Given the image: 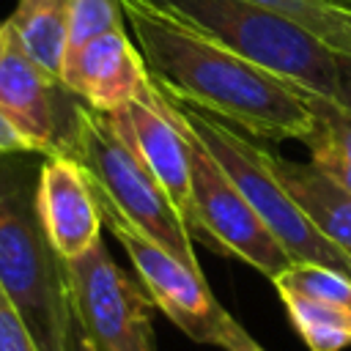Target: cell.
Returning <instances> with one entry per match:
<instances>
[{"instance_id": "cell-1", "label": "cell", "mask_w": 351, "mask_h": 351, "mask_svg": "<svg viewBox=\"0 0 351 351\" xmlns=\"http://www.w3.org/2000/svg\"><path fill=\"white\" fill-rule=\"evenodd\" d=\"M121 5L137 52L165 96L217 115L252 137L304 143L313 110L302 90L148 0H121Z\"/></svg>"}, {"instance_id": "cell-2", "label": "cell", "mask_w": 351, "mask_h": 351, "mask_svg": "<svg viewBox=\"0 0 351 351\" xmlns=\"http://www.w3.org/2000/svg\"><path fill=\"white\" fill-rule=\"evenodd\" d=\"M33 154L0 159V288L19 310L38 351H66L74 318L69 274L36 211Z\"/></svg>"}, {"instance_id": "cell-3", "label": "cell", "mask_w": 351, "mask_h": 351, "mask_svg": "<svg viewBox=\"0 0 351 351\" xmlns=\"http://www.w3.org/2000/svg\"><path fill=\"white\" fill-rule=\"evenodd\" d=\"M291 88L337 101V55L288 16L250 0H148Z\"/></svg>"}, {"instance_id": "cell-4", "label": "cell", "mask_w": 351, "mask_h": 351, "mask_svg": "<svg viewBox=\"0 0 351 351\" xmlns=\"http://www.w3.org/2000/svg\"><path fill=\"white\" fill-rule=\"evenodd\" d=\"M58 151L85 170L99 200L112 206L132 228L165 247L181 263L200 271L189 228L178 208L137 154L118 137L104 112L77 101Z\"/></svg>"}, {"instance_id": "cell-5", "label": "cell", "mask_w": 351, "mask_h": 351, "mask_svg": "<svg viewBox=\"0 0 351 351\" xmlns=\"http://www.w3.org/2000/svg\"><path fill=\"white\" fill-rule=\"evenodd\" d=\"M170 104L178 118L192 129V134L206 145L214 162L230 176L239 192L250 200L255 214L263 219V225L271 230V236L280 241L293 263H318L351 277V258L324 233H318V228L304 217V211L277 178L269 151L241 137L239 129L217 115H208L176 99H170Z\"/></svg>"}, {"instance_id": "cell-6", "label": "cell", "mask_w": 351, "mask_h": 351, "mask_svg": "<svg viewBox=\"0 0 351 351\" xmlns=\"http://www.w3.org/2000/svg\"><path fill=\"white\" fill-rule=\"evenodd\" d=\"M165 96V93H162ZM165 107L181 134L186 137L189 148V167H192V217L189 228H195L208 247L219 250L222 255H233L263 277H280L293 261L255 214L250 200L239 192L230 176L214 162L206 145L192 134V129L178 118L170 99L165 96Z\"/></svg>"}, {"instance_id": "cell-7", "label": "cell", "mask_w": 351, "mask_h": 351, "mask_svg": "<svg viewBox=\"0 0 351 351\" xmlns=\"http://www.w3.org/2000/svg\"><path fill=\"white\" fill-rule=\"evenodd\" d=\"M71 313L96 351H156L151 296L107 252L99 239L66 261Z\"/></svg>"}, {"instance_id": "cell-8", "label": "cell", "mask_w": 351, "mask_h": 351, "mask_svg": "<svg viewBox=\"0 0 351 351\" xmlns=\"http://www.w3.org/2000/svg\"><path fill=\"white\" fill-rule=\"evenodd\" d=\"M99 200V197H96ZM101 219L112 230V236L126 250L145 293L151 302L195 343H214L219 337V326L228 315V310L211 296L206 280L200 271L181 263L176 255H170L165 247L143 236L137 228H132L112 206L99 200Z\"/></svg>"}, {"instance_id": "cell-9", "label": "cell", "mask_w": 351, "mask_h": 351, "mask_svg": "<svg viewBox=\"0 0 351 351\" xmlns=\"http://www.w3.org/2000/svg\"><path fill=\"white\" fill-rule=\"evenodd\" d=\"M118 137L137 154L148 173L167 192L181 219L189 228L192 217V167L186 137L170 118L162 90L154 85L148 99H132L123 107L104 112Z\"/></svg>"}, {"instance_id": "cell-10", "label": "cell", "mask_w": 351, "mask_h": 351, "mask_svg": "<svg viewBox=\"0 0 351 351\" xmlns=\"http://www.w3.org/2000/svg\"><path fill=\"white\" fill-rule=\"evenodd\" d=\"M60 85L99 112H112L132 99H148L154 80L126 30H110L66 49Z\"/></svg>"}, {"instance_id": "cell-11", "label": "cell", "mask_w": 351, "mask_h": 351, "mask_svg": "<svg viewBox=\"0 0 351 351\" xmlns=\"http://www.w3.org/2000/svg\"><path fill=\"white\" fill-rule=\"evenodd\" d=\"M5 25V22H3ZM8 33V30H5ZM69 90L44 71L8 33L0 58V118L36 154H55L71 121H60V96Z\"/></svg>"}, {"instance_id": "cell-12", "label": "cell", "mask_w": 351, "mask_h": 351, "mask_svg": "<svg viewBox=\"0 0 351 351\" xmlns=\"http://www.w3.org/2000/svg\"><path fill=\"white\" fill-rule=\"evenodd\" d=\"M36 211L63 261L80 258L101 239V211L85 170L66 154H47L36 176Z\"/></svg>"}, {"instance_id": "cell-13", "label": "cell", "mask_w": 351, "mask_h": 351, "mask_svg": "<svg viewBox=\"0 0 351 351\" xmlns=\"http://www.w3.org/2000/svg\"><path fill=\"white\" fill-rule=\"evenodd\" d=\"M271 167L318 233L351 258V192L313 162H293L271 154Z\"/></svg>"}, {"instance_id": "cell-14", "label": "cell", "mask_w": 351, "mask_h": 351, "mask_svg": "<svg viewBox=\"0 0 351 351\" xmlns=\"http://www.w3.org/2000/svg\"><path fill=\"white\" fill-rule=\"evenodd\" d=\"M5 30L44 71L60 80L69 49V0H19Z\"/></svg>"}, {"instance_id": "cell-15", "label": "cell", "mask_w": 351, "mask_h": 351, "mask_svg": "<svg viewBox=\"0 0 351 351\" xmlns=\"http://www.w3.org/2000/svg\"><path fill=\"white\" fill-rule=\"evenodd\" d=\"M304 99L313 110V129L304 137L313 154L310 162L351 192V112L332 99L310 93H304Z\"/></svg>"}, {"instance_id": "cell-16", "label": "cell", "mask_w": 351, "mask_h": 351, "mask_svg": "<svg viewBox=\"0 0 351 351\" xmlns=\"http://www.w3.org/2000/svg\"><path fill=\"white\" fill-rule=\"evenodd\" d=\"M310 30L335 55L351 58V0H250Z\"/></svg>"}, {"instance_id": "cell-17", "label": "cell", "mask_w": 351, "mask_h": 351, "mask_svg": "<svg viewBox=\"0 0 351 351\" xmlns=\"http://www.w3.org/2000/svg\"><path fill=\"white\" fill-rule=\"evenodd\" d=\"M291 324L310 351H343L351 346V313L293 291H277Z\"/></svg>"}, {"instance_id": "cell-18", "label": "cell", "mask_w": 351, "mask_h": 351, "mask_svg": "<svg viewBox=\"0 0 351 351\" xmlns=\"http://www.w3.org/2000/svg\"><path fill=\"white\" fill-rule=\"evenodd\" d=\"M277 291H293L351 313V277L318 266V263H291L280 277L271 280Z\"/></svg>"}, {"instance_id": "cell-19", "label": "cell", "mask_w": 351, "mask_h": 351, "mask_svg": "<svg viewBox=\"0 0 351 351\" xmlns=\"http://www.w3.org/2000/svg\"><path fill=\"white\" fill-rule=\"evenodd\" d=\"M110 30H126L121 0H69V49Z\"/></svg>"}, {"instance_id": "cell-20", "label": "cell", "mask_w": 351, "mask_h": 351, "mask_svg": "<svg viewBox=\"0 0 351 351\" xmlns=\"http://www.w3.org/2000/svg\"><path fill=\"white\" fill-rule=\"evenodd\" d=\"M0 351H38L19 310L0 288Z\"/></svg>"}, {"instance_id": "cell-21", "label": "cell", "mask_w": 351, "mask_h": 351, "mask_svg": "<svg viewBox=\"0 0 351 351\" xmlns=\"http://www.w3.org/2000/svg\"><path fill=\"white\" fill-rule=\"evenodd\" d=\"M217 346L225 348V351H266V348H261V346L252 340V335H250L230 313L225 315V321H222V326H219Z\"/></svg>"}, {"instance_id": "cell-22", "label": "cell", "mask_w": 351, "mask_h": 351, "mask_svg": "<svg viewBox=\"0 0 351 351\" xmlns=\"http://www.w3.org/2000/svg\"><path fill=\"white\" fill-rule=\"evenodd\" d=\"M337 77H340L337 104L351 112V58H340L337 55Z\"/></svg>"}, {"instance_id": "cell-23", "label": "cell", "mask_w": 351, "mask_h": 351, "mask_svg": "<svg viewBox=\"0 0 351 351\" xmlns=\"http://www.w3.org/2000/svg\"><path fill=\"white\" fill-rule=\"evenodd\" d=\"M19 151H30L27 143L0 118V159L3 156H11V154H19Z\"/></svg>"}, {"instance_id": "cell-24", "label": "cell", "mask_w": 351, "mask_h": 351, "mask_svg": "<svg viewBox=\"0 0 351 351\" xmlns=\"http://www.w3.org/2000/svg\"><path fill=\"white\" fill-rule=\"evenodd\" d=\"M66 351H96L93 343L88 340V335L82 332V326L77 324V318H71V326L66 335Z\"/></svg>"}, {"instance_id": "cell-25", "label": "cell", "mask_w": 351, "mask_h": 351, "mask_svg": "<svg viewBox=\"0 0 351 351\" xmlns=\"http://www.w3.org/2000/svg\"><path fill=\"white\" fill-rule=\"evenodd\" d=\"M5 38H8V33H5V25H0V58H3V49H5Z\"/></svg>"}]
</instances>
